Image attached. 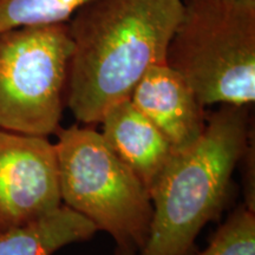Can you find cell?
<instances>
[{"label":"cell","instance_id":"cell-1","mask_svg":"<svg viewBox=\"0 0 255 255\" xmlns=\"http://www.w3.org/2000/svg\"><path fill=\"white\" fill-rule=\"evenodd\" d=\"M182 0H91L68 23L66 104L84 124L127 100L151 66L165 63Z\"/></svg>","mask_w":255,"mask_h":255},{"label":"cell","instance_id":"cell-2","mask_svg":"<svg viewBox=\"0 0 255 255\" xmlns=\"http://www.w3.org/2000/svg\"><path fill=\"white\" fill-rule=\"evenodd\" d=\"M220 105L200 138L174 152L151 188L150 233L138 255H195L201 229L221 213L248 146L251 105Z\"/></svg>","mask_w":255,"mask_h":255},{"label":"cell","instance_id":"cell-3","mask_svg":"<svg viewBox=\"0 0 255 255\" xmlns=\"http://www.w3.org/2000/svg\"><path fill=\"white\" fill-rule=\"evenodd\" d=\"M165 63L203 107L255 101V0H182Z\"/></svg>","mask_w":255,"mask_h":255},{"label":"cell","instance_id":"cell-4","mask_svg":"<svg viewBox=\"0 0 255 255\" xmlns=\"http://www.w3.org/2000/svg\"><path fill=\"white\" fill-rule=\"evenodd\" d=\"M55 143L62 203L115 241V255H138L150 233V194L100 132L58 129Z\"/></svg>","mask_w":255,"mask_h":255},{"label":"cell","instance_id":"cell-5","mask_svg":"<svg viewBox=\"0 0 255 255\" xmlns=\"http://www.w3.org/2000/svg\"><path fill=\"white\" fill-rule=\"evenodd\" d=\"M71 49L68 24L0 32V129L43 137L58 131Z\"/></svg>","mask_w":255,"mask_h":255},{"label":"cell","instance_id":"cell-6","mask_svg":"<svg viewBox=\"0 0 255 255\" xmlns=\"http://www.w3.org/2000/svg\"><path fill=\"white\" fill-rule=\"evenodd\" d=\"M56 146L47 137L0 129V233L62 206Z\"/></svg>","mask_w":255,"mask_h":255},{"label":"cell","instance_id":"cell-7","mask_svg":"<svg viewBox=\"0 0 255 255\" xmlns=\"http://www.w3.org/2000/svg\"><path fill=\"white\" fill-rule=\"evenodd\" d=\"M129 100L161 131L174 151L190 146L205 131L206 107L167 63L151 66L133 88Z\"/></svg>","mask_w":255,"mask_h":255},{"label":"cell","instance_id":"cell-8","mask_svg":"<svg viewBox=\"0 0 255 255\" xmlns=\"http://www.w3.org/2000/svg\"><path fill=\"white\" fill-rule=\"evenodd\" d=\"M101 123L105 143L150 194L173 157V146L129 98L114 104Z\"/></svg>","mask_w":255,"mask_h":255},{"label":"cell","instance_id":"cell-9","mask_svg":"<svg viewBox=\"0 0 255 255\" xmlns=\"http://www.w3.org/2000/svg\"><path fill=\"white\" fill-rule=\"evenodd\" d=\"M97 228L62 205L37 221L0 233V255H53L69 245L90 240Z\"/></svg>","mask_w":255,"mask_h":255},{"label":"cell","instance_id":"cell-10","mask_svg":"<svg viewBox=\"0 0 255 255\" xmlns=\"http://www.w3.org/2000/svg\"><path fill=\"white\" fill-rule=\"evenodd\" d=\"M91 0H0V32L24 26L68 24Z\"/></svg>","mask_w":255,"mask_h":255},{"label":"cell","instance_id":"cell-11","mask_svg":"<svg viewBox=\"0 0 255 255\" xmlns=\"http://www.w3.org/2000/svg\"><path fill=\"white\" fill-rule=\"evenodd\" d=\"M195 255H255V209L239 206L220 227L205 251Z\"/></svg>","mask_w":255,"mask_h":255}]
</instances>
